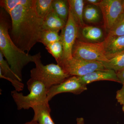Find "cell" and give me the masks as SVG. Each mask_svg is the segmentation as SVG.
Returning a JSON list of instances; mask_svg holds the SVG:
<instances>
[{
    "mask_svg": "<svg viewBox=\"0 0 124 124\" xmlns=\"http://www.w3.org/2000/svg\"><path fill=\"white\" fill-rule=\"evenodd\" d=\"M35 2L22 0L9 14L11 20L10 38L18 48L27 54L39 42L42 31L43 19L36 13Z\"/></svg>",
    "mask_w": 124,
    "mask_h": 124,
    "instance_id": "cell-1",
    "label": "cell"
},
{
    "mask_svg": "<svg viewBox=\"0 0 124 124\" xmlns=\"http://www.w3.org/2000/svg\"><path fill=\"white\" fill-rule=\"evenodd\" d=\"M9 24L5 14L1 10L0 15V52L2 53L12 71L22 81L23 69L31 62H34L33 55L18 48L11 40Z\"/></svg>",
    "mask_w": 124,
    "mask_h": 124,
    "instance_id": "cell-2",
    "label": "cell"
},
{
    "mask_svg": "<svg viewBox=\"0 0 124 124\" xmlns=\"http://www.w3.org/2000/svg\"><path fill=\"white\" fill-rule=\"evenodd\" d=\"M33 57L36 67L31 70V78L41 82L48 90L51 86L62 83L71 77L57 64H42L40 52Z\"/></svg>",
    "mask_w": 124,
    "mask_h": 124,
    "instance_id": "cell-3",
    "label": "cell"
},
{
    "mask_svg": "<svg viewBox=\"0 0 124 124\" xmlns=\"http://www.w3.org/2000/svg\"><path fill=\"white\" fill-rule=\"evenodd\" d=\"M29 93L24 95L15 90L11 95L18 110H28L35 106L49 103L47 100L48 90L41 82L31 78L27 83Z\"/></svg>",
    "mask_w": 124,
    "mask_h": 124,
    "instance_id": "cell-4",
    "label": "cell"
},
{
    "mask_svg": "<svg viewBox=\"0 0 124 124\" xmlns=\"http://www.w3.org/2000/svg\"><path fill=\"white\" fill-rule=\"evenodd\" d=\"M72 56L77 58L102 62L109 60L105 55L101 42H85L78 39L72 48Z\"/></svg>",
    "mask_w": 124,
    "mask_h": 124,
    "instance_id": "cell-5",
    "label": "cell"
},
{
    "mask_svg": "<svg viewBox=\"0 0 124 124\" xmlns=\"http://www.w3.org/2000/svg\"><path fill=\"white\" fill-rule=\"evenodd\" d=\"M71 76L82 77L98 70L106 69L102 62L72 57L58 64Z\"/></svg>",
    "mask_w": 124,
    "mask_h": 124,
    "instance_id": "cell-6",
    "label": "cell"
},
{
    "mask_svg": "<svg viewBox=\"0 0 124 124\" xmlns=\"http://www.w3.org/2000/svg\"><path fill=\"white\" fill-rule=\"evenodd\" d=\"M79 29V26L69 10L68 19L60 35L63 49V57L60 63L72 57V48L78 37Z\"/></svg>",
    "mask_w": 124,
    "mask_h": 124,
    "instance_id": "cell-7",
    "label": "cell"
},
{
    "mask_svg": "<svg viewBox=\"0 0 124 124\" xmlns=\"http://www.w3.org/2000/svg\"><path fill=\"white\" fill-rule=\"evenodd\" d=\"M103 17L105 30L111 29L124 9V0H102L97 5Z\"/></svg>",
    "mask_w": 124,
    "mask_h": 124,
    "instance_id": "cell-8",
    "label": "cell"
},
{
    "mask_svg": "<svg viewBox=\"0 0 124 124\" xmlns=\"http://www.w3.org/2000/svg\"><path fill=\"white\" fill-rule=\"evenodd\" d=\"M87 90L86 85L80 82L78 77L72 76L62 83L51 86L47 92V100L49 101L55 95L61 93L79 94Z\"/></svg>",
    "mask_w": 124,
    "mask_h": 124,
    "instance_id": "cell-9",
    "label": "cell"
},
{
    "mask_svg": "<svg viewBox=\"0 0 124 124\" xmlns=\"http://www.w3.org/2000/svg\"><path fill=\"white\" fill-rule=\"evenodd\" d=\"M101 43L108 60L124 52V35H108Z\"/></svg>",
    "mask_w": 124,
    "mask_h": 124,
    "instance_id": "cell-10",
    "label": "cell"
},
{
    "mask_svg": "<svg viewBox=\"0 0 124 124\" xmlns=\"http://www.w3.org/2000/svg\"><path fill=\"white\" fill-rule=\"evenodd\" d=\"M80 82L86 85L95 81L108 80L120 83L116 72L111 69L98 70L82 77H78Z\"/></svg>",
    "mask_w": 124,
    "mask_h": 124,
    "instance_id": "cell-11",
    "label": "cell"
},
{
    "mask_svg": "<svg viewBox=\"0 0 124 124\" xmlns=\"http://www.w3.org/2000/svg\"><path fill=\"white\" fill-rule=\"evenodd\" d=\"M0 77L11 82L15 90L18 92L22 91L24 85L22 81L11 70L7 61L0 52Z\"/></svg>",
    "mask_w": 124,
    "mask_h": 124,
    "instance_id": "cell-12",
    "label": "cell"
},
{
    "mask_svg": "<svg viewBox=\"0 0 124 124\" xmlns=\"http://www.w3.org/2000/svg\"><path fill=\"white\" fill-rule=\"evenodd\" d=\"M32 108L34 113L32 120L39 124H55L50 116L51 109L49 103L37 105Z\"/></svg>",
    "mask_w": 124,
    "mask_h": 124,
    "instance_id": "cell-13",
    "label": "cell"
},
{
    "mask_svg": "<svg viewBox=\"0 0 124 124\" xmlns=\"http://www.w3.org/2000/svg\"><path fill=\"white\" fill-rule=\"evenodd\" d=\"M80 36L88 42L99 43L103 38V32L101 29L93 26L85 25L79 27L78 35Z\"/></svg>",
    "mask_w": 124,
    "mask_h": 124,
    "instance_id": "cell-14",
    "label": "cell"
},
{
    "mask_svg": "<svg viewBox=\"0 0 124 124\" xmlns=\"http://www.w3.org/2000/svg\"><path fill=\"white\" fill-rule=\"evenodd\" d=\"M66 23L59 17L52 9L43 19V30H51L59 32L64 27Z\"/></svg>",
    "mask_w": 124,
    "mask_h": 124,
    "instance_id": "cell-15",
    "label": "cell"
},
{
    "mask_svg": "<svg viewBox=\"0 0 124 124\" xmlns=\"http://www.w3.org/2000/svg\"><path fill=\"white\" fill-rule=\"evenodd\" d=\"M69 10L73 16V18L79 27L84 26L83 18L85 0H68Z\"/></svg>",
    "mask_w": 124,
    "mask_h": 124,
    "instance_id": "cell-16",
    "label": "cell"
},
{
    "mask_svg": "<svg viewBox=\"0 0 124 124\" xmlns=\"http://www.w3.org/2000/svg\"><path fill=\"white\" fill-rule=\"evenodd\" d=\"M52 9L59 17L67 23L69 13V6L68 0H53Z\"/></svg>",
    "mask_w": 124,
    "mask_h": 124,
    "instance_id": "cell-17",
    "label": "cell"
},
{
    "mask_svg": "<svg viewBox=\"0 0 124 124\" xmlns=\"http://www.w3.org/2000/svg\"><path fill=\"white\" fill-rule=\"evenodd\" d=\"M100 9L95 5L88 4L85 7L83 13L84 21L89 23H95L100 20Z\"/></svg>",
    "mask_w": 124,
    "mask_h": 124,
    "instance_id": "cell-18",
    "label": "cell"
},
{
    "mask_svg": "<svg viewBox=\"0 0 124 124\" xmlns=\"http://www.w3.org/2000/svg\"><path fill=\"white\" fill-rule=\"evenodd\" d=\"M102 64L106 69L113 70L117 72L124 68V52L108 60Z\"/></svg>",
    "mask_w": 124,
    "mask_h": 124,
    "instance_id": "cell-19",
    "label": "cell"
},
{
    "mask_svg": "<svg viewBox=\"0 0 124 124\" xmlns=\"http://www.w3.org/2000/svg\"><path fill=\"white\" fill-rule=\"evenodd\" d=\"M48 52L55 59L57 64L61 62L63 55V49L61 41H56L46 46Z\"/></svg>",
    "mask_w": 124,
    "mask_h": 124,
    "instance_id": "cell-20",
    "label": "cell"
},
{
    "mask_svg": "<svg viewBox=\"0 0 124 124\" xmlns=\"http://www.w3.org/2000/svg\"><path fill=\"white\" fill-rule=\"evenodd\" d=\"M60 40V35L56 31L51 30H43L41 34L39 42L45 46L52 43Z\"/></svg>",
    "mask_w": 124,
    "mask_h": 124,
    "instance_id": "cell-21",
    "label": "cell"
},
{
    "mask_svg": "<svg viewBox=\"0 0 124 124\" xmlns=\"http://www.w3.org/2000/svg\"><path fill=\"white\" fill-rule=\"evenodd\" d=\"M53 0H36V12L39 17L44 19L52 7Z\"/></svg>",
    "mask_w": 124,
    "mask_h": 124,
    "instance_id": "cell-22",
    "label": "cell"
},
{
    "mask_svg": "<svg viewBox=\"0 0 124 124\" xmlns=\"http://www.w3.org/2000/svg\"><path fill=\"white\" fill-rule=\"evenodd\" d=\"M108 36L124 35V9L114 23L111 29L108 32Z\"/></svg>",
    "mask_w": 124,
    "mask_h": 124,
    "instance_id": "cell-23",
    "label": "cell"
},
{
    "mask_svg": "<svg viewBox=\"0 0 124 124\" xmlns=\"http://www.w3.org/2000/svg\"><path fill=\"white\" fill-rule=\"evenodd\" d=\"M22 0H1L0 7L9 14L17 6L22 2Z\"/></svg>",
    "mask_w": 124,
    "mask_h": 124,
    "instance_id": "cell-24",
    "label": "cell"
},
{
    "mask_svg": "<svg viewBox=\"0 0 124 124\" xmlns=\"http://www.w3.org/2000/svg\"><path fill=\"white\" fill-rule=\"evenodd\" d=\"M122 84V88L116 92V99L118 103L123 105L124 104V82Z\"/></svg>",
    "mask_w": 124,
    "mask_h": 124,
    "instance_id": "cell-25",
    "label": "cell"
},
{
    "mask_svg": "<svg viewBox=\"0 0 124 124\" xmlns=\"http://www.w3.org/2000/svg\"><path fill=\"white\" fill-rule=\"evenodd\" d=\"M116 73L120 83L123 84L124 82V68Z\"/></svg>",
    "mask_w": 124,
    "mask_h": 124,
    "instance_id": "cell-26",
    "label": "cell"
},
{
    "mask_svg": "<svg viewBox=\"0 0 124 124\" xmlns=\"http://www.w3.org/2000/svg\"><path fill=\"white\" fill-rule=\"evenodd\" d=\"M100 1L99 0H85V2H87L89 4L97 5L100 2Z\"/></svg>",
    "mask_w": 124,
    "mask_h": 124,
    "instance_id": "cell-27",
    "label": "cell"
},
{
    "mask_svg": "<svg viewBox=\"0 0 124 124\" xmlns=\"http://www.w3.org/2000/svg\"><path fill=\"white\" fill-rule=\"evenodd\" d=\"M77 124H85V120L83 117H78L76 119Z\"/></svg>",
    "mask_w": 124,
    "mask_h": 124,
    "instance_id": "cell-28",
    "label": "cell"
},
{
    "mask_svg": "<svg viewBox=\"0 0 124 124\" xmlns=\"http://www.w3.org/2000/svg\"><path fill=\"white\" fill-rule=\"evenodd\" d=\"M39 124L37 123V122L36 121H34L32 120L31 121L29 122H26V123H24V124Z\"/></svg>",
    "mask_w": 124,
    "mask_h": 124,
    "instance_id": "cell-29",
    "label": "cell"
},
{
    "mask_svg": "<svg viewBox=\"0 0 124 124\" xmlns=\"http://www.w3.org/2000/svg\"><path fill=\"white\" fill-rule=\"evenodd\" d=\"M122 110H123V111H124V105H123V106H122Z\"/></svg>",
    "mask_w": 124,
    "mask_h": 124,
    "instance_id": "cell-30",
    "label": "cell"
}]
</instances>
